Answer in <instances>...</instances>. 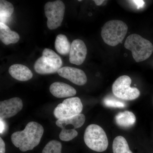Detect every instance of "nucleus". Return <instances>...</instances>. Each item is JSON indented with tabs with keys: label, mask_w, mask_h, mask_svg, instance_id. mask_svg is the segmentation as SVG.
Masks as SVG:
<instances>
[{
	"label": "nucleus",
	"mask_w": 153,
	"mask_h": 153,
	"mask_svg": "<svg viewBox=\"0 0 153 153\" xmlns=\"http://www.w3.org/2000/svg\"><path fill=\"white\" fill-rule=\"evenodd\" d=\"M44 132V128L41 125L36 122H30L24 130L12 134L11 141L22 152L32 150L39 144Z\"/></svg>",
	"instance_id": "nucleus-1"
},
{
	"label": "nucleus",
	"mask_w": 153,
	"mask_h": 153,
	"mask_svg": "<svg viewBox=\"0 0 153 153\" xmlns=\"http://www.w3.org/2000/svg\"><path fill=\"white\" fill-rule=\"evenodd\" d=\"M124 47L130 50L136 62L147 60L153 52V45L150 41L136 34L130 35L126 39Z\"/></svg>",
	"instance_id": "nucleus-2"
},
{
	"label": "nucleus",
	"mask_w": 153,
	"mask_h": 153,
	"mask_svg": "<svg viewBox=\"0 0 153 153\" xmlns=\"http://www.w3.org/2000/svg\"><path fill=\"white\" fill-rule=\"evenodd\" d=\"M128 30V27L125 22L111 20L105 23L102 28L101 37L105 44L115 47L122 42Z\"/></svg>",
	"instance_id": "nucleus-3"
},
{
	"label": "nucleus",
	"mask_w": 153,
	"mask_h": 153,
	"mask_svg": "<svg viewBox=\"0 0 153 153\" xmlns=\"http://www.w3.org/2000/svg\"><path fill=\"white\" fill-rule=\"evenodd\" d=\"M84 140L89 149L99 152H104L108 147L106 133L97 125L91 124L86 128L84 133Z\"/></svg>",
	"instance_id": "nucleus-4"
},
{
	"label": "nucleus",
	"mask_w": 153,
	"mask_h": 153,
	"mask_svg": "<svg viewBox=\"0 0 153 153\" xmlns=\"http://www.w3.org/2000/svg\"><path fill=\"white\" fill-rule=\"evenodd\" d=\"M131 79L127 75L119 77L112 85L113 93L117 98L126 100H131L139 97L140 91L137 88L130 86Z\"/></svg>",
	"instance_id": "nucleus-5"
},
{
	"label": "nucleus",
	"mask_w": 153,
	"mask_h": 153,
	"mask_svg": "<svg viewBox=\"0 0 153 153\" xmlns=\"http://www.w3.org/2000/svg\"><path fill=\"white\" fill-rule=\"evenodd\" d=\"M65 10V4L60 0L46 3L44 10L46 16L48 19L47 25L49 30H55L61 26Z\"/></svg>",
	"instance_id": "nucleus-6"
},
{
	"label": "nucleus",
	"mask_w": 153,
	"mask_h": 153,
	"mask_svg": "<svg viewBox=\"0 0 153 153\" xmlns=\"http://www.w3.org/2000/svg\"><path fill=\"white\" fill-rule=\"evenodd\" d=\"M82 108V103L79 97H71L58 104L53 113L55 117L58 120L80 114Z\"/></svg>",
	"instance_id": "nucleus-7"
},
{
	"label": "nucleus",
	"mask_w": 153,
	"mask_h": 153,
	"mask_svg": "<svg viewBox=\"0 0 153 153\" xmlns=\"http://www.w3.org/2000/svg\"><path fill=\"white\" fill-rule=\"evenodd\" d=\"M23 102L18 97H13L0 102V118H9L17 114L23 108Z\"/></svg>",
	"instance_id": "nucleus-8"
},
{
	"label": "nucleus",
	"mask_w": 153,
	"mask_h": 153,
	"mask_svg": "<svg viewBox=\"0 0 153 153\" xmlns=\"http://www.w3.org/2000/svg\"><path fill=\"white\" fill-rule=\"evenodd\" d=\"M57 73L61 77L68 79L76 85H84L87 82V76L85 72L79 68L65 66L60 68Z\"/></svg>",
	"instance_id": "nucleus-9"
},
{
	"label": "nucleus",
	"mask_w": 153,
	"mask_h": 153,
	"mask_svg": "<svg viewBox=\"0 0 153 153\" xmlns=\"http://www.w3.org/2000/svg\"><path fill=\"white\" fill-rule=\"evenodd\" d=\"M87 53V48L84 42L80 39L74 40L71 44L69 61L72 64L81 65L85 61Z\"/></svg>",
	"instance_id": "nucleus-10"
},
{
	"label": "nucleus",
	"mask_w": 153,
	"mask_h": 153,
	"mask_svg": "<svg viewBox=\"0 0 153 153\" xmlns=\"http://www.w3.org/2000/svg\"><path fill=\"white\" fill-rule=\"evenodd\" d=\"M49 90L52 95L57 98L71 97L76 93L75 88L63 82H56L52 83Z\"/></svg>",
	"instance_id": "nucleus-11"
},
{
	"label": "nucleus",
	"mask_w": 153,
	"mask_h": 153,
	"mask_svg": "<svg viewBox=\"0 0 153 153\" xmlns=\"http://www.w3.org/2000/svg\"><path fill=\"white\" fill-rule=\"evenodd\" d=\"M85 120V115L80 114L71 117L57 120L56 124L62 129H68L70 126L73 127L75 129L81 127L84 124Z\"/></svg>",
	"instance_id": "nucleus-12"
},
{
	"label": "nucleus",
	"mask_w": 153,
	"mask_h": 153,
	"mask_svg": "<svg viewBox=\"0 0 153 153\" xmlns=\"http://www.w3.org/2000/svg\"><path fill=\"white\" fill-rule=\"evenodd\" d=\"M9 72L13 78L19 81H28L33 76L32 71L27 66L22 64L12 65L9 68Z\"/></svg>",
	"instance_id": "nucleus-13"
},
{
	"label": "nucleus",
	"mask_w": 153,
	"mask_h": 153,
	"mask_svg": "<svg viewBox=\"0 0 153 153\" xmlns=\"http://www.w3.org/2000/svg\"><path fill=\"white\" fill-rule=\"evenodd\" d=\"M0 39L5 45L16 44L19 41L20 36L16 32L12 31L3 22L0 23Z\"/></svg>",
	"instance_id": "nucleus-14"
},
{
	"label": "nucleus",
	"mask_w": 153,
	"mask_h": 153,
	"mask_svg": "<svg viewBox=\"0 0 153 153\" xmlns=\"http://www.w3.org/2000/svg\"><path fill=\"white\" fill-rule=\"evenodd\" d=\"M117 124L123 128H128L133 126L136 122V117L131 111L119 113L115 117Z\"/></svg>",
	"instance_id": "nucleus-15"
},
{
	"label": "nucleus",
	"mask_w": 153,
	"mask_h": 153,
	"mask_svg": "<svg viewBox=\"0 0 153 153\" xmlns=\"http://www.w3.org/2000/svg\"><path fill=\"white\" fill-rule=\"evenodd\" d=\"M42 57L47 63L57 69H60L63 64L62 59L52 49L46 48L42 52Z\"/></svg>",
	"instance_id": "nucleus-16"
},
{
	"label": "nucleus",
	"mask_w": 153,
	"mask_h": 153,
	"mask_svg": "<svg viewBox=\"0 0 153 153\" xmlns=\"http://www.w3.org/2000/svg\"><path fill=\"white\" fill-rule=\"evenodd\" d=\"M71 44L66 36L59 34L56 37L55 48L57 52L62 55H67L70 53Z\"/></svg>",
	"instance_id": "nucleus-17"
},
{
	"label": "nucleus",
	"mask_w": 153,
	"mask_h": 153,
	"mask_svg": "<svg viewBox=\"0 0 153 153\" xmlns=\"http://www.w3.org/2000/svg\"><path fill=\"white\" fill-rule=\"evenodd\" d=\"M34 69L37 73L41 74H54L59 70L47 63L42 56L36 60L34 64Z\"/></svg>",
	"instance_id": "nucleus-18"
},
{
	"label": "nucleus",
	"mask_w": 153,
	"mask_h": 153,
	"mask_svg": "<svg viewBox=\"0 0 153 153\" xmlns=\"http://www.w3.org/2000/svg\"><path fill=\"white\" fill-rule=\"evenodd\" d=\"M113 153H133L124 137L119 136L115 138L112 146Z\"/></svg>",
	"instance_id": "nucleus-19"
},
{
	"label": "nucleus",
	"mask_w": 153,
	"mask_h": 153,
	"mask_svg": "<svg viewBox=\"0 0 153 153\" xmlns=\"http://www.w3.org/2000/svg\"><path fill=\"white\" fill-rule=\"evenodd\" d=\"M14 7L10 2L5 0L0 1V16L2 18H9L14 12Z\"/></svg>",
	"instance_id": "nucleus-20"
},
{
	"label": "nucleus",
	"mask_w": 153,
	"mask_h": 153,
	"mask_svg": "<svg viewBox=\"0 0 153 153\" xmlns=\"http://www.w3.org/2000/svg\"><path fill=\"white\" fill-rule=\"evenodd\" d=\"M62 144L56 140L49 141L44 147L42 153H61Z\"/></svg>",
	"instance_id": "nucleus-21"
},
{
	"label": "nucleus",
	"mask_w": 153,
	"mask_h": 153,
	"mask_svg": "<svg viewBox=\"0 0 153 153\" xmlns=\"http://www.w3.org/2000/svg\"><path fill=\"white\" fill-rule=\"evenodd\" d=\"M78 135V133L75 129L67 130L63 129L59 134V137L63 141H69Z\"/></svg>",
	"instance_id": "nucleus-22"
},
{
	"label": "nucleus",
	"mask_w": 153,
	"mask_h": 153,
	"mask_svg": "<svg viewBox=\"0 0 153 153\" xmlns=\"http://www.w3.org/2000/svg\"><path fill=\"white\" fill-rule=\"evenodd\" d=\"M105 105L109 107L113 108H123L126 106V105L123 102L116 100L115 99L111 98H106L104 100Z\"/></svg>",
	"instance_id": "nucleus-23"
},
{
	"label": "nucleus",
	"mask_w": 153,
	"mask_h": 153,
	"mask_svg": "<svg viewBox=\"0 0 153 153\" xmlns=\"http://www.w3.org/2000/svg\"><path fill=\"white\" fill-rule=\"evenodd\" d=\"M5 144L1 138H0V153H5Z\"/></svg>",
	"instance_id": "nucleus-24"
},
{
	"label": "nucleus",
	"mask_w": 153,
	"mask_h": 153,
	"mask_svg": "<svg viewBox=\"0 0 153 153\" xmlns=\"http://www.w3.org/2000/svg\"><path fill=\"white\" fill-rule=\"evenodd\" d=\"M131 1L135 4L137 8H142L145 4V2L143 1Z\"/></svg>",
	"instance_id": "nucleus-25"
},
{
	"label": "nucleus",
	"mask_w": 153,
	"mask_h": 153,
	"mask_svg": "<svg viewBox=\"0 0 153 153\" xmlns=\"http://www.w3.org/2000/svg\"><path fill=\"white\" fill-rule=\"evenodd\" d=\"M105 1L103 0H94V2L97 6H100Z\"/></svg>",
	"instance_id": "nucleus-26"
},
{
	"label": "nucleus",
	"mask_w": 153,
	"mask_h": 153,
	"mask_svg": "<svg viewBox=\"0 0 153 153\" xmlns=\"http://www.w3.org/2000/svg\"><path fill=\"white\" fill-rule=\"evenodd\" d=\"M1 133L3 131V130L4 129V123L1 120Z\"/></svg>",
	"instance_id": "nucleus-27"
},
{
	"label": "nucleus",
	"mask_w": 153,
	"mask_h": 153,
	"mask_svg": "<svg viewBox=\"0 0 153 153\" xmlns=\"http://www.w3.org/2000/svg\"><path fill=\"white\" fill-rule=\"evenodd\" d=\"M81 1V0H79V1Z\"/></svg>",
	"instance_id": "nucleus-28"
}]
</instances>
